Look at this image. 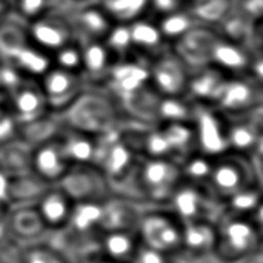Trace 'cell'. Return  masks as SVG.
<instances>
[{
  "label": "cell",
  "instance_id": "cell-1",
  "mask_svg": "<svg viewBox=\"0 0 263 263\" xmlns=\"http://www.w3.org/2000/svg\"><path fill=\"white\" fill-rule=\"evenodd\" d=\"M259 228H256L247 217H223L220 227L216 228L213 256L220 262L234 263L253 256L259 248Z\"/></svg>",
  "mask_w": 263,
  "mask_h": 263
},
{
  "label": "cell",
  "instance_id": "cell-2",
  "mask_svg": "<svg viewBox=\"0 0 263 263\" xmlns=\"http://www.w3.org/2000/svg\"><path fill=\"white\" fill-rule=\"evenodd\" d=\"M140 193L146 194L149 200L162 203L170 200L174 190L180 185V166L173 159L146 157L136 171Z\"/></svg>",
  "mask_w": 263,
  "mask_h": 263
},
{
  "label": "cell",
  "instance_id": "cell-3",
  "mask_svg": "<svg viewBox=\"0 0 263 263\" xmlns=\"http://www.w3.org/2000/svg\"><path fill=\"white\" fill-rule=\"evenodd\" d=\"M137 234L142 245L163 253L166 256L180 254L182 248V223L176 216L151 213L140 216Z\"/></svg>",
  "mask_w": 263,
  "mask_h": 263
},
{
  "label": "cell",
  "instance_id": "cell-4",
  "mask_svg": "<svg viewBox=\"0 0 263 263\" xmlns=\"http://www.w3.org/2000/svg\"><path fill=\"white\" fill-rule=\"evenodd\" d=\"M208 188L217 197L227 200L242 188L253 183L251 166L234 156L227 157L225 154L213 162V168L208 177Z\"/></svg>",
  "mask_w": 263,
  "mask_h": 263
},
{
  "label": "cell",
  "instance_id": "cell-5",
  "mask_svg": "<svg viewBox=\"0 0 263 263\" xmlns=\"http://www.w3.org/2000/svg\"><path fill=\"white\" fill-rule=\"evenodd\" d=\"M216 196L210 188H202V183H183L179 185L170 202L174 210V216L180 223H190L197 220L211 222L213 208L216 203Z\"/></svg>",
  "mask_w": 263,
  "mask_h": 263
},
{
  "label": "cell",
  "instance_id": "cell-6",
  "mask_svg": "<svg viewBox=\"0 0 263 263\" xmlns=\"http://www.w3.org/2000/svg\"><path fill=\"white\" fill-rule=\"evenodd\" d=\"M190 68L177 54H160L149 65V82L165 97H180L188 88Z\"/></svg>",
  "mask_w": 263,
  "mask_h": 263
},
{
  "label": "cell",
  "instance_id": "cell-7",
  "mask_svg": "<svg viewBox=\"0 0 263 263\" xmlns=\"http://www.w3.org/2000/svg\"><path fill=\"white\" fill-rule=\"evenodd\" d=\"M83 77L79 72H69L57 66H51L40 77V89L43 92L46 108L62 109L72 105L79 96Z\"/></svg>",
  "mask_w": 263,
  "mask_h": 263
},
{
  "label": "cell",
  "instance_id": "cell-8",
  "mask_svg": "<svg viewBox=\"0 0 263 263\" xmlns=\"http://www.w3.org/2000/svg\"><path fill=\"white\" fill-rule=\"evenodd\" d=\"M60 188L72 200L102 202V194L106 188V179L102 171L91 165H72L60 180Z\"/></svg>",
  "mask_w": 263,
  "mask_h": 263
},
{
  "label": "cell",
  "instance_id": "cell-9",
  "mask_svg": "<svg viewBox=\"0 0 263 263\" xmlns=\"http://www.w3.org/2000/svg\"><path fill=\"white\" fill-rule=\"evenodd\" d=\"M31 173L46 185L60 182L72 166L66 159L60 139H48L37 145L29 156Z\"/></svg>",
  "mask_w": 263,
  "mask_h": 263
},
{
  "label": "cell",
  "instance_id": "cell-10",
  "mask_svg": "<svg viewBox=\"0 0 263 263\" xmlns=\"http://www.w3.org/2000/svg\"><path fill=\"white\" fill-rule=\"evenodd\" d=\"M26 31L31 43L46 54L55 52L57 49L74 40L69 22L54 14L31 20L26 25Z\"/></svg>",
  "mask_w": 263,
  "mask_h": 263
},
{
  "label": "cell",
  "instance_id": "cell-11",
  "mask_svg": "<svg viewBox=\"0 0 263 263\" xmlns=\"http://www.w3.org/2000/svg\"><path fill=\"white\" fill-rule=\"evenodd\" d=\"M9 111L17 123H31L42 117L46 102L40 85L34 79H25L8 92Z\"/></svg>",
  "mask_w": 263,
  "mask_h": 263
},
{
  "label": "cell",
  "instance_id": "cell-12",
  "mask_svg": "<svg viewBox=\"0 0 263 263\" xmlns=\"http://www.w3.org/2000/svg\"><path fill=\"white\" fill-rule=\"evenodd\" d=\"M197 122L196 133V143L203 156L208 157H220L223 156L228 148L227 140V126L220 122V119L210 109H196L194 116Z\"/></svg>",
  "mask_w": 263,
  "mask_h": 263
},
{
  "label": "cell",
  "instance_id": "cell-13",
  "mask_svg": "<svg viewBox=\"0 0 263 263\" xmlns=\"http://www.w3.org/2000/svg\"><path fill=\"white\" fill-rule=\"evenodd\" d=\"M108 82L120 99L128 100L149 83V66H143L139 62L120 60L112 65L108 74Z\"/></svg>",
  "mask_w": 263,
  "mask_h": 263
},
{
  "label": "cell",
  "instance_id": "cell-14",
  "mask_svg": "<svg viewBox=\"0 0 263 263\" xmlns=\"http://www.w3.org/2000/svg\"><path fill=\"white\" fill-rule=\"evenodd\" d=\"M259 88L250 80L245 79H227L223 83L216 103L231 114H243L251 111L260 102Z\"/></svg>",
  "mask_w": 263,
  "mask_h": 263
},
{
  "label": "cell",
  "instance_id": "cell-15",
  "mask_svg": "<svg viewBox=\"0 0 263 263\" xmlns=\"http://www.w3.org/2000/svg\"><path fill=\"white\" fill-rule=\"evenodd\" d=\"M72 205V200L63 193L60 186H48L35 202V210L46 230L63 231L69 222Z\"/></svg>",
  "mask_w": 263,
  "mask_h": 263
},
{
  "label": "cell",
  "instance_id": "cell-16",
  "mask_svg": "<svg viewBox=\"0 0 263 263\" xmlns=\"http://www.w3.org/2000/svg\"><path fill=\"white\" fill-rule=\"evenodd\" d=\"M217 37L219 35L208 28L194 26L190 32L177 40L176 54L185 62L186 66L200 68L210 65V54Z\"/></svg>",
  "mask_w": 263,
  "mask_h": 263
},
{
  "label": "cell",
  "instance_id": "cell-17",
  "mask_svg": "<svg viewBox=\"0 0 263 263\" xmlns=\"http://www.w3.org/2000/svg\"><path fill=\"white\" fill-rule=\"evenodd\" d=\"M68 22L72 28V34L77 42L103 40L112 26L109 15L99 5H85L79 8L74 12L72 18Z\"/></svg>",
  "mask_w": 263,
  "mask_h": 263
},
{
  "label": "cell",
  "instance_id": "cell-18",
  "mask_svg": "<svg viewBox=\"0 0 263 263\" xmlns=\"http://www.w3.org/2000/svg\"><path fill=\"white\" fill-rule=\"evenodd\" d=\"M142 242L137 233L126 231H106L99 233L97 247L100 253L116 263H134Z\"/></svg>",
  "mask_w": 263,
  "mask_h": 263
},
{
  "label": "cell",
  "instance_id": "cell-19",
  "mask_svg": "<svg viewBox=\"0 0 263 263\" xmlns=\"http://www.w3.org/2000/svg\"><path fill=\"white\" fill-rule=\"evenodd\" d=\"M216 243V227L208 220L182 223V248L180 253L191 259H200L213 254Z\"/></svg>",
  "mask_w": 263,
  "mask_h": 263
},
{
  "label": "cell",
  "instance_id": "cell-20",
  "mask_svg": "<svg viewBox=\"0 0 263 263\" xmlns=\"http://www.w3.org/2000/svg\"><path fill=\"white\" fill-rule=\"evenodd\" d=\"M251 63L253 59L242 46H239V43L227 40L220 35L217 37L210 54V65L219 68L223 72L230 71L239 74L243 71H250Z\"/></svg>",
  "mask_w": 263,
  "mask_h": 263
},
{
  "label": "cell",
  "instance_id": "cell-21",
  "mask_svg": "<svg viewBox=\"0 0 263 263\" xmlns=\"http://www.w3.org/2000/svg\"><path fill=\"white\" fill-rule=\"evenodd\" d=\"M77 42V40H76ZM82 51V72L88 79L108 77L116 59L103 43V40H82L77 42Z\"/></svg>",
  "mask_w": 263,
  "mask_h": 263
},
{
  "label": "cell",
  "instance_id": "cell-22",
  "mask_svg": "<svg viewBox=\"0 0 263 263\" xmlns=\"http://www.w3.org/2000/svg\"><path fill=\"white\" fill-rule=\"evenodd\" d=\"M139 219L140 213L131 202H102V219L99 225V233L136 230Z\"/></svg>",
  "mask_w": 263,
  "mask_h": 263
},
{
  "label": "cell",
  "instance_id": "cell-23",
  "mask_svg": "<svg viewBox=\"0 0 263 263\" xmlns=\"http://www.w3.org/2000/svg\"><path fill=\"white\" fill-rule=\"evenodd\" d=\"M225 82L227 77L223 71L213 65H205L196 68L194 74H190L186 91H190V94L199 100L216 102Z\"/></svg>",
  "mask_w": 263,
  "mask_h": 263
},
{
  "label": "cell",
  "instance_id": "cell-24",
  "mask_svg": "<svg viewBox=\"0 0 263 263\" xmlns=\"http://www.w3.org/2000/svg\"><path fill=\"white\" fill-rule=\"evenodd\" d=\"M102 202L88 200V202L74 203L66 228L72 230L79 236H91V234L99 236V225L102 219Z\"/></svg>",
  "mask_w": 263,
  "mask_h": 263
},
{
  "label": "cell",
  "instance_id": "cell-25",
  "mask_svg": "<svg viewBox=\"0 0 263 263\" xmlns=\"http://www.w3.org/2000/svg\"><path fill=\"white\" fill-rule=\"evenodd\" d=\"M6 230H9L20 240H35L46 231L35 206H20L9 217H6Z\"/></svg>",
  "mask_w": 263,
  "mask_h": 263
},
{
  "label": "cell",
  "instance_id": "cell-26",
  "mask_svg": "<svg viewBox=\"0 0 263 263\" xmlns=\"http://www.w3.org/2000/svg\"><path fill=\"white\" fill-rule=\"evenodd\" d=\"M63 153L71 165H94L96 159V140L86 133L72 129L68 136L60 139Z\"/></svg>",
  "mask_w": 263,
  "mask_h": 263
},
{
  "label": "cell",
  "instance_id": "cell-27",
  "mask_svg": "<svg viewBox=\"0 0 263 263\" xmlns=\"http://www.w3.org/2000/svg\"><path fill=\"white\" fill-rule=\"evenodd\" d=\"M131 34L133 49H140L145 52H162L166 43L162 37L159 26L149 20L137 18L128 25Z\"/></svg>",
  "mask_w": 263,
  "mask_h": 263
},
{
  "label": "cell",
  "instance_id": "cell-28",
  "mask_svg": "<svg viewBox=\"0 0 263 263\" xmlns=\"http://www.w3.org/2000/svg\"><path fill=\"white\" fill-rule=\"evenodd\" d=\"M228 148H233L239 153H253L257 145H260L259 126L253 122H237L227 128Z\"/></svg>",
  "mask_w": 263,
  "mask_h": 263
},
{
  "label": "cell",
  "instance_id": "cell-29",
  "mask_svg": "<svg viewBox=\"0 0 263 263\" xmlns=\"http://www.w3.org/2000/svg\"><path fill=\"white\" fill-rule=\"evenodd\" d=\"M197 25V20L188 11H176L166 15H162L159 22V31L162 37L166 40H179L186 32H190Z\"/></svg>",
  "mask_w": 263,
  "mask_h": 263
},
{
  "label": "cell",
  "instance_id": "cell-30",
  "mask_svg": "<svg viewBox=\"0 0 263 263\" xmlns=\"http://www.w3.org/2000/svg\"><path fill=\"white\" fill-rule=\"evenodd\" d=\"M149 0H102V8L109 15V18L119 23H131L143 14L148 8Z\"/></svg>",
  "mask_w": 263,
  "mask_h": 263
},
{
  "label": "cell",
  "instance_id": "cell-31",
  "mask_svg": "<svg viewBox=\"0 0 263 263\" xmlns=\"http://www.w3.org/2000/svg\"><path fill=\"white\" fill-rule=\"evenodd\" d=\"M162 133L171 146L173 156H190L188 151L196 143V133L193 128L182 122H170L162 128Z\"/></svg>",
  "mask_w": 263,
  "mask_h": 263
},
{
  "label": "cell",
  "instance_id": "cell-32",
  "mask_svg": "<svg viewBox=\"0 0 263 263\" xmlns=\"http://www.w3.org/2000/svg\"><path fill=\"white\" fill-rule=\"evenodd\" d=\"M260 197H262L260 185L254 186L251 183V185L242 188L240 191H237L236 194H233L231 197H228L227 200H228L230 208L233 210L234 216L247 217L248 214L253 216L254 211L262 210V206H260Z\"/></svg>",
  "mask_w": 263,
  "mask_h": 263
},
{
  "label": "cell",
  "instance_id": "cell-33",
  "mask_svg": "<svg viewBox=\"0 0 263 263\" xmlns=\"http://www.w3.org/2000/svg\"><path fill=\"white\" fill-rule=\"evenodd\" d=\"M190 103H186L183 99L180 97H165L163 100L157 102V114L162 120H165L166 123L170 122H182V123H188L190 119H194L196 116V109L197 108H191L188 106Z\"/></svg>",
  "mask_w": 263,
  "mask_h": 263
},
{
  "label": "cell",
  "instance_id": "cell-34",
  "mask_svg": "<svg viewBox=\"0 0 263 263\" xmlns=\"http://www.w3.org/2000/svg\"><path fill=\"white\" fill-rule=\"evenodd\" d=\"M103 40H105L103 43L106 45V48L109 49V52L112 54L116 62L126 60V54H129L133 51L128 23H119L116 26H111L109 32L106 34V37Z\"/></svg>",
  "mask_w": 263,
  "mask_h": 263
},
{
  "label": "cell",
  "instance_id": "cell-35",
  "mask_svg": "<svg viewBox=\"0 0 263 263\" xmlns=\"http://www.w3.org/2000/svg\"><path fill=\"white\" fill-rule=\"evenodd\" d=\"M230 11H231V0H199L190 12L197 22L208 23V22H222Z\"/></svg>",
  "mask_w": 263,
  "mask_h": 263
},
{
  "label": "cell",
  "instance_id": "cell-36",
  "mask_svg": "<svg viewBox=\"0 0 263 263\" xmlns=\"http://www.w3.org/2000/svg\"><path fill=\"white\" fill-rule=\"evenodd\" d=\"M211 157L203 156L202 153L197 156H186L183 165L180 166L182 177H186L191 183H202L206 182L213 168V162L210 160Z\"/></svg>",
  "mask_w": 263,
  "mask_h": 263
},
{
  "label": "cell",
  "instance_id": "cell-37",
  "mask_svg": "<svg viewBox=\"0 0 263 263\" xmlns=\"http://www.w3.org/2000/svg\"><path fill=\"white\" fill-rule=\"evenodd\" d=\"M52 54L54 57H51V60L54 66L69 72H82V51L77 42L72 40Z\"/></svg>",
  "mask_w": 263,
  "mask_h": 263
},
{
  "label": "cell",
  "instance_id": "cell-38",
  "mask_svg": "<svg viewBox=\"0 0 263 263\" xmlns=\"http://www.w3.org/2000/svg\"><path fill=\"white\" fill-rule=\"evenodd\" d=\"M57 0H14V9L25 20H35L52 14Z\"/></svg>",
  "mask_w": 263,
  "mask_h": 263
},
{
  "label": "cell",
  "instance_id": "cell-39",
  "mask_svg": "<svg viewBox=\"0 0 263 263\" xmlns=\"http://www.w3.org/2000/svg\"><path fill=\"white\" fill-rule=\"evenodd\" d=\"M143 148H145V153L148 157L173 159L171 146H170L168 140L165 139L162 129H156V131L148 133L143 139Z\"/></svg>",
  "mask_w": 263,
  "mask_h": 263
},
{
  "label": "cell",
  "instance_id": "cell-40",
  "mask_svg": "<svg viewBox=\"0 0 263 263\" xmlns=\"http://www.w3.org/2000/svg\"><path fill=\"white\" fill-rule=\"evenodd\" d=\"M22 263H66L60 254L52 251L51 248L35 245L29 247L22 254Z\"/></svg>",
  "mask_w": 263,
  "mask_h": 263
},
{
  "label": "cell",
  "instance_id": "cell-41",
  "mask_svg": "<svg viewBox=\"0 0 263 263\" xmlns=\"http://www.w3.org/2000/svg\"><path fill=\"white\" fill-rule=\"evenodd\" d=\"M134 263H171V260H170V256L159 253L156 250H151L145 245H140Z\"/></svg>",
  "mask_w": 263,
  "mask_h": 263
},
{
  "label": "cell",
  "instance_id": "cell-42",
  "mask_svg": "<svg viewBox=\"0 0 263 263\" xmlns=\"http://www.w3.org/2000/svg\"><path fill=\"white\" fill-rule=\"evenodd\" d=\"M17 122L12 114L0 116V143H8L14 134H17Z\"/></svg>",
  "mask_w": 263,
  "mask_h": 263
},
{
  "label": "cell",
  "instance_id": "cell-43",
  "mask_svg": "<svg viewBox=\"0 0 263 263\" xmlns=\"http://www.w3.org/2000/svg\"><path fill=\"white\" fill-rule=\"evenodd\" d=\"M149 5L153 6L154 11L160 12L162 15L180 11L182 0H149Z\"/></svg>",
  "mask_w": 263,
  "mask_h": 263
},
{
  "label": "cell",
  "instance_id": "cell-44",
  "mask_svg": "<svg viewBox=\"0 0 263 263\" xmlns=\"http://www.w3.org/2000/svg\"><path fill=\"white\" fill-rule=\"evenodd\" d=\"M9 203V176L0 165V205Z\"/></svg>",
  "mask_w": 263,
  "mask_h": 263
},
{
  "label": "cell",
  "instance_id": "cell-45",
  "mask_svg": "<svg viewBox=\"0 0 263 263\" xmlns=\"http://www.w3.org/2000/svg\"><path fill=\"white\" fill-rule=\"evenodd\" d=\"M262 0H245L243 2V14L247 17H259L262 12Z\"/></svg>",
  "mask_w": 263,
  "mask_h": 263
},
{
  "label": "cell",
  "instance_id": "cell-46",
  "mask_svg": "<svg viewBox=\"0 0 263 263\" xmlns=\"http://www.w3.org/2000/svg\"><path fill=\"white\" fill-rule=\"evenodd\" d=\"M80 263H116V262H112V260L106 259V257L100 253V250H99V247H97L94 251H91V254H89V253H85V256H83V259L80 260Z\"/></svg>",
  "mask_w": 263,
  "mask_h": 263
},
{
  "label": "cell",
  "instance_id": "cell-47",
  "mask_svg": "<svg viewBox=\"0 0 263 263\" xmlns=\"http://www.w3.org/2000/svg\"><path fill=\"white\" fill-rule=\"evenodd\" d=\"M12 9H14V0H0V23L8 18Z\"/></svg>",
  "mask_w": 263,
  "mask_h": 263
},
{
  "label": "cell",
  "instance_id": "cell-48",
  "mask_svg": "<svg viewBox=\"0 0 263 263\" xmlns=\"http://www.w3.org/2000/svg\"><path fill=\"white\" fill-rule=\"evenodd\" d=\"M6 233V213L3 210V205H0V239Z\"/></svg>",
  "mask_w": 263,
  "mask_h": 263
},
{
  "label": "cell",
  "instance_id": "cell-49",
  "mask_svg": "<svg viewBox=\"0 0 263 263\" xmlns=\"http://www.w3.org/2000/svg\"><path fill=\"white\" fill-rule=\"evenodd\" d=\"M80 2H85V0H80Z\"/></svg>",
  "mask_w": 263,
  "mask_h": 263
}]
</instances>
